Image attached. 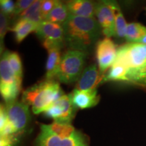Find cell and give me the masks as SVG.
<instances>
[{"label": "cell", "instance_id": "cell-1", "mask_svg": "<svg viewBox=\"0 0 146 146\" xmlns=\"http://www.w3.org/2000/svg\"><path fill=\"white\" fill-rule=\"evenodd\" d=\"M65 45L70 50L88 53L97 45L102 33L95 18L70 16L63 25Z\"/></svg>", "mask_w": 146, "mask_h": 146}, {"label": "cell", "instance_id": "cell-2", "mask_svg": "<svg viewBox=\"0 0 146 146\" xmlns=\"http://www.w3.org/2000/svg\"><path fill=\"white\" fill-rule=\"evenodd\" d=\"M63 95L58 81L46 79L24 91L22 101L31 106L34 114H38L45 112Z\"/></svg>", "mask_w": 146, "mask_h": 146}, {"label": "cell", "instance_id": "cell-3", "mask_svg": "<svg viewBox=\"0 0 146 146\" xmlns=\"http://www.w3.org/2000/svg\"><path fill=\"white\" fill-rule=\"evenodd\" d=\"M86 53L70 50L62 55L56 78L60 83L70 84L78 81L84 70Z\"/></svg>", "mask_w": 146, "mask_h": 146}, {"label": "cell", "instance_id": "cell-4", "mask_svg": "<svg viewBox=\"0 0 146 146\" xmlns=\"http://www.w3.org/2000/svg\"><path fill=\"white\" fill-rule=\"evenodd\" d=\"M36 146H89L82 133L76 130L69 134L59 135L51 132L45 125L40 126Z\"/></svg>", "mask_w": 146, "mask_h": 146}, {"label": "cell", "instance_id": "cell-5", "mask_svg": "<svg viewBox=\"0 0 146 146\" xmlns=\"http://www.w3.org/2000/svg\"><path fill=\"white\" fill-rule=\"evenodd\" d=\"M115 62L123 64L129 70H140L146 67V45L129 43L118 49Z\"/></svg>", "mask_w": 146, "mask_h": 146}, {"label": "cell", "instance_id": "cell-6", "mask_svg": "<svg viewBox=\"0 0 146 146\" xmlns=\"http://www.w3.org/2000/svg\"><path fill=\"white\" fill-rule=\"evenodd\" d=\"M36 33L47 51L54 49L61 50L65 45L63 25L43 21L38 26Z\"/></svg>", "mask_w": 146, "mask_h": 146}, {"label": "cell", "instance_id": "cell-7", "mask_svg": "<svg viewBox=\"0 0 146 146\" xmlns=\"http://www.w3.org/2000/svg\"><path fill=\"white\" fill-rule=\"evenodd\" d=\"M5 108L8 123L14 134H18L26 128L30 120L29 106L23 101L16 100L6 104Z\"/></svg>", "mask_w": 146, "mask_h": 146}, {"label": "cell", "instance_id": "cell-8", "mask_svg": "<svg viewBox=\"0 0 146 146\" xmlns=\"http://www.w3.org/2000/svg\"><path fill=\"white\" fill-rule=\"evenodd\" d=\"M96 16L101 27L102 33L109 38L115 36L114 1H101L96 3Z\"/></svg>", "mask_w": 146, "mask_h": 146}, {"label": "cell", "instance_id": "cell-9", "mask_svg": "<svg viewBox=\"0 0 146 146\" xmlns=\"http://www.w3.org/2000/svg\"><path fill=\"white\" fill-rule=\"evenodd\" d=\"M74 108L68 95H63L44 113L58 123L70 124L74 117Z\"/></svg>", "mask_w": 146, "mask_h": 146}, {"label": "cell", "instance_id": "cell-10", "mask_svg": "<svg viewBox=\"0 0 146 146\" xmlns=\"http://www.w3.org/2000/svg\"><path fill=\"white\" fill-rule=\"evenodd\" d=\"M116 45L110 38L106 37L100 40L96 45V56L98 64V68L102 73L112 66L117 56Z\"/></svg>", "mask_w": 146, "mask_h": 146}, {"label": "cell", "instance_id": "cell-11", "mask_svg": "<svg viewBox=\"0 0 146 146\" xmlns=\"http://www.w3.org/2000/svg\"><path fill=\"white\" fill-rule=\"evenodd\" d=\"M104 77L105 74L101 72L96 64H91L84 69L75 89L80 91L96 90L98 85L104 82Z\"/></svg>", "mask_w": 146, "mask_h": 146}, {"label": "cell", "instance_id": "cell-12", "mask_svg": "<svg viewBox=\"0 0 146 146\" xmlns=\"http://www.w3.org/2000/svg\"><path fill=\"white\" fill-rule=\"evenodd\" d=\"M68 96L74 106L80 109L94 107L98 104L100 99L97 90L80 91L74 89Z\"/></svg>", "mask_w": 146, "mask_h": 146}, {"label": "cell", "instance_id": "cell-13", "mask_svg": "<svg viewBox=\"0 0 146 146\" xmlns=\"http://www.w3.org/2000/svg\"><path fill=\"white\" fill-rule=\"evenodd\" d=\"M66 3L70 16L83 18H94L96 3L87 0H72Z\"/></svg>", "mask_w": 146, "mask_h": 146}, {"label": "cell", "instance_id": "cell-14", "mask_svg": "<svg viewBox=\"0 0 146 146\" xmlns=\"http://www.w3.org/2000/svg\"><path fill=\"white\" fill-rule=\"evenodd\" d=\"M8 51H5L0 61V88L12 86L15 84H21L16 77L8 61Z\"/></svg>", "mask_w": 146, "mask_h": 146}, {"label": "cell", "instance_id": "cell-15", "mask_svg": "<svg viewBox=\"0 0 146 146\" xmlns=\"http://www.w3.org/2000/svg\"><path fill=\"white\" fill-rule=\"evenodd\" d=\"M39 25H36L28 20L19 18L12 31L14 32L15 39L18 43H21L29 34L35 32Z\"/></svg>", "mask_w": 146, "mask_h": 146}, {"label": "cell", "instance_id": "cell-16", "mask_svg": "<svg viewBox=\"0 0 146 146\" xmlns=\"http://www.w3.org/2000/svg\"><path fill=\"white\" fill-rule=\"evenodd\" d=\"M70 14L67 9L66 3L57 1L52 10L45 16L43 21L59 24L63 25L70 17Z\"/></svg>", "mask_w": 146, "mask_h": 146}, {"label": "cell", "instance_id": "cell-17", "mask_svg": "<svg viewBox=\"0 0 146 146\" xmlns=\"http://www.w3.org/2000/svg\"><path fill=\"white\" fill-rule=\"evenodd\" d=\"M48 57L46 62V79L52 80L57 76L59 70L60 62H61V55L60 50L54 49L47 51Z\"/></svg>", "mask_w": 146, "mask_h": 146}, {"label": "cell", "instance_id": "cell-18", "mask_svg": "<svg viewBox=\"0 0 146 146\" xmlns=\"http://www.w3.org/2000/svg\"><path fill=\"white\" fill-rule=\"evenodd\" d=\"M42 1L36 0L28 9L19 15V18L28 20L36 25H39L43 21L41 13Z\"/></svg>", "mask_w": 146, "mask_h": 146}, {"label": "cell", "instance_id": "cell-19", "mask_svg": "<svg viewBox=\"0 0 146 146\" xmlns=\"http://www.w3.org/2000/svg\"><path fill=\"white\" fill-rule=\"evenodd\" d=\"M128 72L129 70L123 64L114 62L110 67L108 73L105 75L104 82L110 81H127Z\"/></svg>", "mask_w": 146, "mask_h": 146}, {"label": "cell", "instance_id": "cell-20", "mask_svg": "<svg viewBox=\"0 0 146 146\" xmlns=\"http://www.w3.org/2000/svg\"><path fill=\"white\" fill-rule=\"evenodd\" d=\"M146 33V27L139 23H129L126 30L125 39L130 43H137Z\"/></svg>", "mask_w": 146, "mask_h": 146}, {"label": "cell", "instance_id": "cell-21", "mask_svg": "<svg viewBox=\"0 0 146 146\" xmlns=\"http://www.w3.org/2000/svg\"><path fill=\"white\" fill-rule=\"evenodd\" d=\"M114 9L115 15V36L118 38H125L127 25L126 23L120 7L118 3L114 1Z\"/></svg>", "mask_w": 146, "mask_h": 146}, {"label": "cell", "instance_id": "cell-22", "mask_svg": "<svg viewBox=\"0 0 146 146\" xmlns=\"http://www.w3.org/2000/svg\"><path fill=\"white\" fill-rule=\"evenodd\" d=\"M8 61L10 63L11 68L12 69L15 74L16 77L20 82H22L23 80V65L20 56L17 52H10L8 53Z\"/></svg>", "mask_w": 146, "mask_h": 146}, {"label": "cell", "instance_id": "cell-23", "mask_svg": "<svg viewBox=\"0 0 146 146\" xmlns=\"http://www.w3.org/2000/svg\"><path fill=\"white\" fill-rule=\"evenodd\" d=\"M127 82L146 89V67L137 70H129Z\"/></svg>", "mask_w": 146, "mask_h": 146}, {"label": "cell", "instance_id": "cell-24", "mask_svg": "<svg viewBox=\"0 0 146 146\" xmlns=\"http://www.w3.org/2000/svg\"><path fill=\"white\" fill-rule=\"evenodd\" d=\"M0 6H1V12L4 13L5 15H8L14 13L16 3L12 0H1Z\"/></svg>", "mask_w": 146, "mask_h": 146}, {"label": "cell", "instance_id": "cell-25", "mask_svg": "<svg viewBox=\"0 0 146 146\" xmlns=\"http://www.w3.org/2000/svg\"><path fill=\"white\" fill-rule=\"evenodd\" d=\"M8 17L4 13L1 12L0 13V39H1V45L2 47V42L3 41L5 34L8 31Z\"/></svg>", "mask_w": 146, "mask_h": 146}, {"label": "cell", "instance_id": "cell-26", "mask_svg": "<svg viewBox=\"0 0 146 146\" xmlns=\"http://www.w3.org/2000/svg\"><path fill=\"white\" fill-rule=\"evenodd\" d=\"M35 1L33 0H19L16 3L15 10H14V14H21L25 12L27 9Z\"/></svg>", "mask_w": 146, "mask_h": 146}, {"label": "cell", "instance_id": "cell-27", "mask_svg": "<svg viewBox=\"0 0 146 146\" xmlns=\"http://www.w3.org/2000/svg\"><path fill=\"white\" fill-rule=\"evenodd\" d=\"M57 3V1L55 0H45V1H42L41 3V13L43 17V21L44 18L47 14H48L52 9L54 8L55 5Z\"/></svg>", "mask_w": 146, "mask_h": 146}, {"label": "cell", "instance_id": "cell-28", "mask_svg": "<svg viewBox=\"0 0 146 146\" xmlns=\"http://www.w3.org/2000/svg\"><path fill=\"white\" fill-rule=\"evenodd\" d=\"M137 43H142V44L146 45V33L143 36H142V37L139 39V41Z\"/></svg>", "mask_w": 146, "mask_h": 146}]
</instances>
